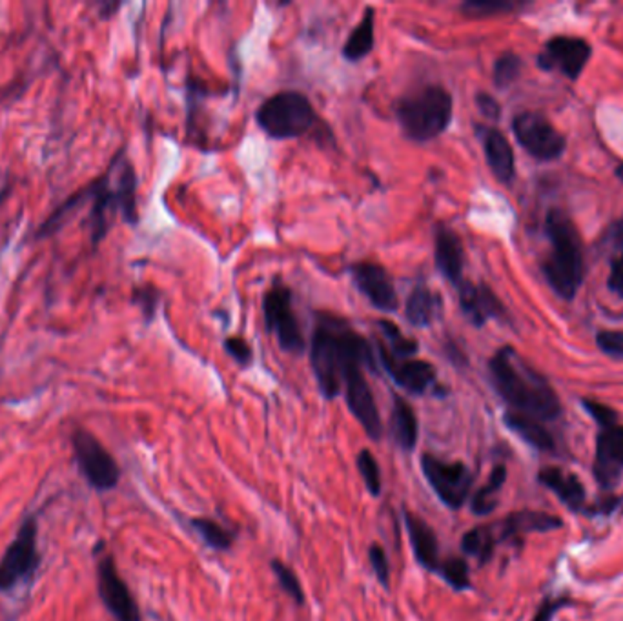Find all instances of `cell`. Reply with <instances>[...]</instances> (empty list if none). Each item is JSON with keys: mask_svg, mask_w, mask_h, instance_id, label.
Returning a JSON list of instances; mask_svg holds the SVG:
<instances>
[{"mask_svg": "<svg viewBox=\"0 0 623 621\" xmlns=\"http://www.w3.org/2000/svg\"><path fill=\"white\" fill-rule=\"evenodd\" d=\"M582 405L591 414V418L598 423L600 429H606V427L618 423V414L611 407H607L600 401H593V399H584Z\"/></svg>", "mask_w": 623, "mask_h": 621, "instance_id": "38", "label": "cell"}, {"mask_svg": "<svg viewBox=\"0 0 623 621\" xmlns=\"http://www.w3.org/2000/svg\"><path fill=\"white\" fill-rule=\"evenodd\" d=\"M456 290L462 312L474 326L482 328L489 319H507L504 303L487 285H476L465 279Z\"/></svg>", "mask_w": 623, "mask_h": 621, "instance_id": "18", "label": "cell"}, {"mask_svg": "<svg viewBox=\"0 0 623 621\" xmlns=\"http://www.w3.org/2000/svg\"><path fill=\"white\" fill-rule=\"evenodd\" d=\"M545 233L551 241V254L542 263V272L551 288L566 301L576 297L586 277L584 241L578 226L567 212L549 210Z\"/></svg>", "mask_w": 623, "mask_h": 621, "instance_id": "3", "label": "cell"}, {"mask_svg": "<svg viewBox=\"0 0 623 621\" xmlns=\"http://www.w3.org/2000/svg\"><path fill=\"white\" fill-rule=\"evenodd\" d=\"M270 569H272L281 591L286 596H290L297 605H303L305 604V591H303V585H301L297 574L286 564H283L277 558L270 562Z\"/></svg>", "mask_w": 623, "mask_h": 621, "instance_id": "34", "label": "cell"}, {"mask_svg": "<svg viewBox=\"0 0 623 621\" xmlns=\"http://www.w3.org/2000/svg\"><path fill=\"white\" fill-rule=\"evenodd\" d=\"M513 131L516 140L536 160H555L562 157L567 148V140L556 126L536 111L518 113L513 120Z\"/></svg>", "mask_w": 623, "mask_h": 621, "instance_id": "11", "label": "cell"}, {"mask_svg": "<svg viewBox=\"0 0 623 621\" xmlns=\"http://www.w3.org/2000/svg\"><path fill=\"white\" fill-rule=\"evenodd\" d=\"M350 274L356 288L369 299L374 308L389 314L400 308L394 281L381 264L361 261L350 266Z\"/></svg>", "mask_w": 623, "mask_h": 621, "instance_id": "15", "label": "cell"}, {"mask_svg": "<svg viewBox=\"0 0 623 621\" xmlns=\"http://www.w3.org/2000/svg\"><path fill=\"white\" fill-rule=\"evenodd\" d=\"M190 525L199 534V538L206 543V547H210L212 551L226 553L235 543V538H237L235 533L228 531L226 527H223L212 518H192Z\"/></svg>", "mask_w": 623, "mask_h": 621, "instance_id": "28", "label": "cell"}, {"mask_svg": "<svg viewBox=\"0 0 623 621\" xmlns=\"http://www.w3.org/2000/svg\"><path fill=\"white\" fill-rule=\"evenodd\" d=\"M263 316L266 332L275 337L283 352L301 356L306 350V341L294 312V295L285 283L274 281L266 290L263 297Z\"/></svg>", "mask_w": 623, "mask_h": 621, "instance_id": "8", "label": "cell"}, {"mask_svg": "<svg viewBox=\"0 0 623 621\" xmlns=\"http://www.w3.org/2000/svg\"><path fill=\"white\" fill-rule=\"evenodd\" d=\"M522 7V2L514 0H467L460 5L462 13L472 18H485L502 13H511Z\"/></svg>", "mask_w": 623, "mask_h": 621, "instance_id": "33", "label": "cell"}, {"mask_svg": "<svg viewBox=\"0 0 623 621\" xmlns=\"http://www.w3.org/2000/svg\"><path fill=\"white\" fill-rule=\"evenodd\" d=\"M607 237H609V243L613 248H617L618 252H623V215L611 226Z\"/></svg>", "mask_w": 623, "mask_h": 621, "instance_id": "44", "label": "cell"}, {"mask_svg": "<svg viewBox=\"0 0 623 621\" xmlns=\"http://www.w3.org/2000/svg\"><path fill=\"white\" fill-rule=\"evenodd\" d=\"M617 177H618V181L623 184V164H620V166L617 168Z\"/></svg>", "mask_w": 623, "mask_h": 621, "instance_id": "45", "label": "cell"}, {"mask_svg": "<svg viewBox=\"0 0 623 621\" xmlns=\"http://www.w3.org/2000/svg\"><path fill=\"white\" fill-rule=\"evenodd\" d=\"M356 467L361 474V480H363L369 494L372 498H379L383 492V480H381V469H379L376 456L369 449H363L356 456Z\"/></svg>", "mask_w": 623, "mask_h": 621, "instance_id": "32", "label": "cell"}, {"mask_svg": "<svg viewBox=\"0 0 623 621\" xmlns=\"http://www.w3.org/2000/svg\"><path fill=\"white\" fill-rule=\"evenodd\" d=\"M476 129L483 144L487 164L491 171L494 173V177L504 184L513 182L516 175V162H514V150L509 139L498 128L476 126Z\"/></svg>", "mask_w": 623, "mask_h": 621, "instance_id": "21", "label": "cell"}, {"mask_svg": "<svg viewBox=\"0 0 623 621\" xmlns=\"http://www.w3.org/2000/svg\"><path fill=\"white\" fill-rule=\"evenodd\" d=\"M598 485L611 491L623 476V425H611L600 429L597 438V456L593 467Z\"/></svg>", "mask_w": 623, "mask_h": 621, "instance_id": "16", "label": "cell"}, {"mask_svg": "<svg viewBox=\"0 0 623 621\" xmlns=\"http://www.w3.org/2000/svg\"><path fill=\"white\" fill-rule=\"evenodd\" d=\"M390 436L396 447L407 454L414 452L420 440V421L412 405L401 398L394 396V405L390 412Z\"/></svg>", "mask_w": 623, "mask_h": 621, "instance_id": "23", "label": "cell"}, {"mask_svg": "<svg viewBox=\"0 0 623 621\" xmlns=\"http://www.w3.org/2000/svg\"><path fill=\"white\" fill-rule=\"evenodd\" d=\"M538 481L555 492L569 511L576 514H587L589 503L586 489L573 472L560 467H544L538 472Z\"/></svg>", "mask_w": 623, "mask_h": 621, "instance_id": "22", "label": "cell"}, {"mask_svg": "<svg viewBox=\"0 0 623 621\" xmlns=\"http://www.w3.org/2000/svg\"><path fill=\"white\" fill-rule=\"evenodd\" d=\"M504 423L509 430H513L520 440H524L529 447L536 449L538 452H555L556 441L555 436L547 430L544 421L533 419L529 416L507 410L504 416Z\"/></svg>", "mask_w": 623, "mask_h": 621, "instance_id": "24", "label": "cell"}, {"mask_svg": "<svg viewBox=\"0 0 623 621\" xmlns=\"http://www.w3.org/2000/svg\"><path fill=\"white\" fill-rule=\"evenodd\" d=\"M310 365L319 392L328 401L339 398L347 388L367 381L365 370L378 374L370 341L347 319L330 312L316 314Z\"/></svg>", "mask_w": 623, "mask_h": 621, "instance_id": "1", "label": "cell"}, {"mask_svg": "<svg viewBox=\"0 0 623 621\" xmlns=\"http://www.w3.org/2000/svg\"><path fill=\"white\" fill-rule=\"evenodd\" d=\"M522 67H524V62L522 58L516 55V53H504L498 57L496 64H494V84L498 88H509L514 80L520 78L522 75Z\"/></svg>", "mask_w": 623, "mask_h": 621, "instance_id": "35", "label": "cell"}, {"mask_svg": "<svg viewBox=\"0 0 623 621\" xmlns=\"http://www.w3.org/2000/svg\"><path fill=\"white\" fill-rule=\"evenodd\" d=\"M476 104H478V108H480V111H482L483 117L494 119V120L500 119L502 108H500L498 100H496L493 95H489V93H478V95H476Z\"/></svg>", "mask_w": 623, "mask_h": 621, "instance_id": "42", "label": "cell"}, {"mask_svg": "<svg viewBox=\"0 0 623 621\" xmlns=\"http://www.w3.org/2000/svg\"><path fill=\"white\" fill-rule=\"evenodd\" d=\"M403 520H405L407 534H409L416 562L425 571L438 574V569L441 565V556H440V543H438V536L434 529L420 514L409 509H403Z\"/></svg>", "mask_w": 623, "mask_h": 621, "instance_id": "20", "label": "cell"}, {"mask_svg": "<svg viewBox=\"0 0 623 621\" xmlns=\"http://www.w3.org/2000/svg\"><path fill=\"white\" fill-rule=\"evenodd\" d=\"M369 562L379 585L389 589L390 587V564H389L385 549L379 543H372L369 547Z\"/></svg>", "mask_w": 623, "mask_h": 621, "instance_id": "36", "label": "cell"}, {"mask_svg": "<svg viewBox=\"0 0 623 621\" xmlns=\"http://www.w3.org/2000/svg\"><path fill=\"white\" fill-rule=\"evenodd\" d=\"M600 350L613 357H623V330H602L597 336Z\"/></svg>", "mask_w": 623, "mask_h": 621, "instance_id": "39", "label": "cell"}, {"mask_svg": "<svg viewBox=\"0 0 623 621\" xmlns=\"http://www.w3.org/2000/svg\"><path fill=\"white\" fill-rule=\"evenodd\" d=\"M36 538L38 522L35 516H27L0 556V593H11L18 585L29 584L38 573L42 554Z\"/></svg>", "mask_w": 623, "mask_h": 621, "instance_id": "7", "label": "cell"}, {"mask_svg": "<svg viewBox=\"0 0 623 621\" xmlns=\"http://www.w3.org/2000/svg\"><path fill=\"white\" fill-rule=\"evenodd\" d=\"M441 308V297L425 283H418L407 297L405 317L416 328H427L434 323Z\"/></svg>", "mask_w": 623, "mask_h": 621, "instance_id": "25", "label": "cell"}, {"mask_svg": "<svg viewBox=\"0 0 623 621\" xmlns=\"http://www.w3.org/2000/svg\"><path fill=\"white\" fill-rule=\"evenodd\" d=\"M507 481V467L504 463L496 465L489 476V481L478 489L471 500V511L474 516L483 518L498 509V494Z\"/></svg>", "mask_w": 623, "mask_h": 621, "instance_id": "27", "label": "cell"}, {"mask_svg": "<svg viewBox=\"0 0 623 621\" xmlns=\"http://www.w3.org/2000/svg\"><path fill=\"white\" fill-rule=\"evenodd\" d=\"M493 387L509 410L538 421H553L562 414V403L551 383L533 368L513 347H502L489 361Z\"/></svg>", "mask_w": 623, "mask_h": 621, "instance_id": "2", "label": "cell"}, {"mask_svg": "<svg viewBox=\"0 0 623 621\" xmlns=\"http://www.w3.org/2000/svg\"><path fill=\"white\" fill-rule=\"evenodd\" d=\"M226 354L241 367H248L254 359V354H252V348L250 345L246 343V339H243L241 336L237 337H226L224 343H223Z\"/></svg>", "mask_w": 623, "mask_h": 621, "instance_id": "37", "label": "cell"}, {"mask_svg": "<svg viewBox=\"0 0 623 621\" xmlns=\"http://www.w3.org/2000/svg\"><path fill=\"white\" fill-rule=\"evenodd\" d=\"M609 290L623 299V252H620L611 264V274L607 279Z\"/></svg>", "mask_w": 623, "mask_h": 621, "instance_id": "40", "label": "cell"}, {"mask_svg": "<svg viewBox=\"0 0 623 621\" xmlns=\"http://www.w3.org/2000/svg\"><path fill=\"white\" fill-rule=\"evenodd\" d=\"M71 449L80 476L93 491L109 492L117 489L120 481V467L109 450L89 430H73Z\"/></svg>", "mask_w": 623, "mask_h": 621, "instance_id": "9", "label": "cell"}, {"mask_svg": "<svg viewBox=\"0 0 623 621\" xmlns=\"http://www.w3.org/2000/svg\"><path fill=\"white\" fill-rule=\"evenodd\" d=\"M566 605H567V600H547L542 604V607L538 609V613L533 621H553L556 613L560 609H564Z\"/></svg>", "mask_w": 623, "mask_h": 621, "instance_id": "43", "label": "cell"}, {"mask_svg": "<svg viewBox=\"0 0 623 621\" xmlns=\"http://www.w3.org/2000/svg\"><path fill=\"white\" fill-rule=\"evenodd\" d=\"M420 463L425 480L445 507L458 511L467 503L472 491L474 476L465 463L443 461L429 452L421 456Z\"/></svg>", "mask_w": 623, "mask_h": 621, "instance_id": "10", "label": "cell"}, {"mask_svg": "<svg viewBox=\"0 0 623 621\" xmlns=\"http://www.w3.org/2000/svg\"><path fill=\"white\" fill-rule=\"evenodd\" d=\"M378 356L381 361V367L385 372L392 378V381L403 388L405 392L412 396H423L431 390H438L440 396H445L440 387H438V372L432 363L423 361V359H400L394 357L385 345L379 341L378 343Z\"/></svg>", "mask_w": 623, "mask_h": 621, "instance_id": "13", "label": "cell"}, {"mask_svg": "<svg viewBox=\"0 0 623 621\" xmlns=\"http://www.w3.org/2000/svg\"><path fill=\"white\" fill-rule=\"evenodd\" d=\"M489 533L493 536L494 545L498 547L504 542L522 538L531 533H549L564 527V522L558 516L540 512V511H518L505 516L500 522L487 523Z\"/></svg>", "mask_w": 623, "mask_h": 621, "instance_id": "17", "label": "cell"}, {"mask_svg": "<svg viewBox=\"0 0 623 621\" xmlns=\"http://www.w3.org/2000/svg\"><path fill=\"white\" fill-rule=\"evenodd\" d=\"M135 301L140 305L144 316L148 319L153 317V312L157 308V301H159V292H155L151 286L144 288V290H137L135 292Z\"/></svg>", "mask_w": 623, "mask_h": 621, "instance_id": "41", "label": "cell"}, {"mask_svg": "<svg viewBox=\"0 0 623 621\" xmlns=\"http://www.w3.org/2000/svg\"><path fill=\"white\" fill-rule=\"evenodd\" d=\"M462 551L474 558L480 565H485L493 560L496 545L493 542V536L489 533L487 523L485 525H478L474 529H471L469 533H465V536L462 538Z\"/></svg>", "mask_w": 623, "mask_h": 621, "instance_id": "29", "label": "cell"}, {"mask_svg": "<svg viewBox=\"0 0 623 621\" xmlns=\"http://www.w3.org/2000/svg\"><path fill=\"white\" fill-rule=\"evenodd\" d=\"M374 42H376V9L369 5L365 7V13L359 24L348 35L341 53L348 62H359L374 49Z\"/></svg>", "mask_w": 623, "mask_h": 621, "instance_id": "26", "label": "cell"}, {"mask_svg": "<svg viewBox=\"0 0 623 621\" xmlns=\"http://www.w3.org/2000/svg\"><path fill=\"white\" fill-rule=\"evenodd\" d=\"M438 576L456 593H463L471 589V567L467 560L451 556L441 560V565L438 569Z\"/></svg>", "mask_w": 623, "mask_h": 621, "instance_id": "31", "label": "cell"}, {"mask_svg": "<svg viewBox=\"0 0 623 621\" xmlns=\"http://www.w3.org/2000/svg\"><path fill=\"white\" fill-rule=\"evenodd\" d=\"M97 591L104 609L113 620L142 621L140 609L111 554H102L97 560Z\"/></svg>", "mask_w": 623, "mask_h": 621, "instance_id": "12", "label": "cell"}, {"mask_svg": "<svg viewBox=\"0 0 623 621\" xmlns=\"http://www.w3.org/2000/svg\"><path fill=\"white\" fill-rule=\"evenodd\" d=\"M255 122L270 139L288 140L310 133L319 124V115L305 93L286 89L263 100Z\"/></svg>", "mask_w": 623, "mask_h": 621, "instance_id": "6", "label": "cell"}, {"mask_svg": "<svg viewBox=\"0 0 623 621\" xmlns=\"http://www.w3.org/2000/svg\"><path fill=\"white\" fill-rule=\"evenodd\" d=\"M452 95L440 84H425L396 102L401 131L414 142H429L445 133L452 122Z\"/></svg>", "mask_w": 623, "mask_h": 621, "instance_id": "5", "label": "cell"}, {"mask_svg": "<svg viewBox=\"0 0 623 621\" xmlns=\"http://www.w3.org/2000/svg\"><path fill=\"white\" fill-rule=\"evenodd\" d=\"M80 191L86 201H91L89 226L93 243L106 235L111 215L120 213L128 223L137 221V175L124 150L117 153L104 175Z\"/></svg>", "mask_w": 623, "mask_h": 621, "instance_id": "4", "label": "cell"}, {"mask_svg": "<svg viewBox=\"0 0 623 621\" xmlns=\"http://www.w3.org/2000/svg\"><path fill=\"white\" fill-rule=\"evenodd\" d=\"M378 326L381 328V334L383 337L387 339L385 348L394 356V357H400V359H412L416 357L418 350H420V343L412 337H407L398 325H394L392 321H378Z\"/></svg>", "mask_w": 623, "mask_h": 621, "instance_id": "30", "label": "cell"}, {"mask_svg": "<svg viewBox=\"0 0 623 621\" xmlns=\"http://www.w3.org/2000/svg\"><path fill=\"white\" fill-rule=\"evenodd\" d=\"M434 261L438 272L454 288H460L465 281V250L460 235L443 223H440L434 230Z\"/></svg>", "mask_w": 623, "mask_h": 621, "instance_id": "19", "label": "cell"}, {"mask_svg": "<svg viewBox=\"0 0 623 621\" xmlns=\"http://www.w3.org/2000/svg\"><path fill=\"white\" fill-rule=\"evenodd\" d=\"M593 47L586 38L560 35L551 38L538 55V66L544 71H558L564 77L576 80L586 69Z\"/></svg>", "mask_w": 623, "mask_h": 621, "instance_id": "14", "label": "cell"}]
</instances>
